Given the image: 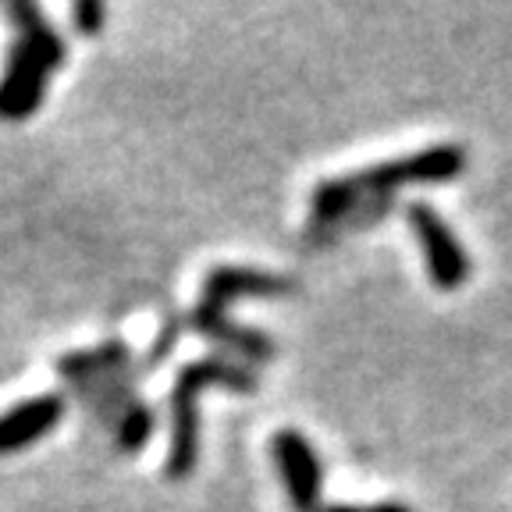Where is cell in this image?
Returning a JSON list of instances; mask_svg holds the SVG:
<instances>
[{
    "instance_id": "obj_6",
    "label": "cell",
    "mask_w": 512,
    "mask_h": 512,
    "mask_svg": "<svg viewBox=\"0 0 512 512\" xmlns=\"http://www.w3.org/2000/svg\"><path fill=\"white\" fill-rule=\"evenodd\" d=\"M409 228H413L416 242L424 249V264L431 274L434 288L441 292H456L470 278V256H466L459 235L448 228V221L427 203H413L409 207Z\"/></svg>"
},
{
    "instance_id": "obj_3",
    "label": "cell",
    "mask_w": 512,
    "mask_h": 512,
    "mask_svg": "<svg viewBox=\"0 0 512 512\" xmlns=\"http://www.w3.org/2000/svg\"><path fill=\"white\" fill-rule=\"evenodd\" d=\"M292 292V281L278 278V274L267 271H253V267H214L203 281V292L196 299V310H192L189 324L200 335H207L210 342L228 345V349L242 352L249 360H271L274 356V342L267 335L253 328H239L228 320V306L242 296H256V299H274V296H288Z\"/></svg>"
},
{
    "instance_id": "obj_10",
    "label": "cell",
    "mask_w": 512,
    "mask_h": 512,
    "mask_svg": "<svg viewBox=\"0 0 512 512\" xmlns=\"http://www.w3.org/2000/svg\"><path fill=\"white\" fill-rule=\"evenodd\" d=\"M72 18H75V29H79L82 36H96V32H100V25H104V4H96V0L75 4Z\"/></svg>"
},
{
    "instance_id": "obj_5",
    "label": "cell",
    "mask_w": 512,
    "mask_h": 512,
    "mask_svg": "<svg viewBox=\"0 0 512 512\" xmlns=\"http://www.w3.org/2000/svg\"><path fill=\"white\" fill-rule=\"evenodd\" d=\"M57 370H61V377H68L82 395H89V402H93L111 424H118V416L125 413L132 402H139L136 392H132L136 370H132V352H128L125 342H104V345H96V349L68 352V356H61Z\"/></svg>"
},
{
    "instance_id": "obj_2",
    "label": "cell",
    "mask_w": 512,
    "mask_h": 512,
    "mask_svg": "<svg viewBox=\"0 0 512 512\" xmlns=\"http://www.w3.org/2000/svg\"><path fill=\"white\" fill-rule=\"evenodd\" d=\"M4 11L15 25V36L8 43V61L0 75V118L22 121L32 118L36 107L43 104L50 75L64 64L68 47L54 25L43 18V11L29 0H15Z\"/></svg>"
},
{
    "instance_id": "obj_9",
    "label": "cell",
    "mask_w": 512,
    "mask_h": 512,
    "mask_svg": "<svg viewBox=\"0 0 512 512\" xmlns=\"http://www.w3.org/2000/svg\"><path fill=\"white\" fill-rule=\"evenodd\" d=\"M114 434H118V445L128 448V452H132V448H143L146 441H150V434H153V409L146 406L143 399L132 402V406L118 416Z\"/></svg>"
},
{
    "instance_id": "obj_12",
    "label": "cell",
    "mask_w": 512,
    "mask_h": 512,
    "mask_svg": "<svg viewBox=\"0 0 512 512\" xmlns=\"http://www.w3.org/2000/svg\"><path fill=\"white\" fill-rule=\"evenodd\" d=\"M367 505H320V512H363Z\"/></svg>"
},
{
    "instance_id": "obj_8",
    "label": "cell",
    "mask_w": 512,
    "mask_h": 512,
    "mask_svg": "<svg viewBox=\"0 0 512 512\" xmlns=\"http://www.w3.org/2000/svg\"><path fill=\"white\" fill-rule=\"evenodd\" d=\"M64 416V399L61 395H32L22 399L0 413V456L22 452V448L43 441Z\"/></svg>"
},
{
    "instance_id": "obj_1",
    "label": "cell",
    "mask_w": 512,
    "mask_h": 512,
    "mask_svg": "<svg viewBox=\"0 0 512 512\" xmlns=\"http://www.w3.org/2000/svg\"><path fill=\"white\" fill-rule=\"evenodd\" d=\"M466 168V150L456 143H441L431 150H416L409 157H395L363 168L345 178H324L310 192V235L328 239V235L356 232L363 224L377 221L392 210L395 189L406 185H438L459 178Z\"/></svg>"
},
{
    "instance_id": "obj_11",
    "label": "cell",
    "mask_w": 512,
    "mask_h": 512,
    "mask_svg": "<svg viewBox=\"0 0 512 512\" xmlns=\"http://www.w3.org/2000/svg\"><path fill=\"white\" fill-rule=\"evenodd\" d=\"M363 512H413V509L402 502H377V505H367Z\"/></svg>"
},
{
    "instance_id": "obj_7",
    "label": "cell",
    "mask_w": 512,
    "mask_h": 512,
    "mask_svg": "<svg viewBox=\"0 0 512 512\" xmlns=\"http://www.w3.org/2000/svg\"><path fill=\"white\" fill-rule=\"evenodd\" d=\"M271 456L278 466L285 491L296 505V512H320V491H324V470L313 452V445L299 431H278L271 438Z\"/></svg>"
},
{
    "instance_id": "obj_4",
    "label": "cell",
    "mask_w": 512,
    "mask_h": 512,
    "mask_svg": "<svg viewBox=\"0 0 512 512\" xmlns=\"http://www.w3.org/2000/svg\"><path fill=\"white\" fill-rule=\"evenodd\" d=\"M207 384H224L235 392L256 388V377L239 363H228L221 356L185 363L171 384V441H168V477L182 480L192 473L200 459V392Z\"/></svg>"
}]
</instances>
